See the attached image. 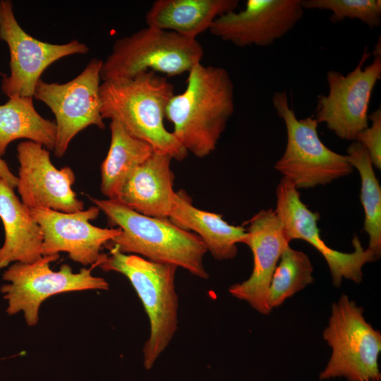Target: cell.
I'll use <instances>...</instances> for the list:
<instances>
[{
	"label": "cell",
	"instance_id": "cell-1",
	"mask_svg": "<svg viewBox=\"0 0 381 381\" xmlns=\"http://www.w3.org/2000/svg\"><path fill=\"white\" fill-rule=\"evenodd\" d=\"M186 82L185 90L169 102L165 119L188 153L202 158L215 150L234 111V84L224 68L201 63Z\"/></svg>",
	"mask_w": 381,
	"mask_h": 381
},
{
	"label": "cell",
	"instance_id": "cell-2",
	"mask_svg": "<svg viewBox=\"0 0 381 381\" xmlns=\"http://www.w3.org/2000/svg\"><path fill=\"white\" fill-rule=\"evenodd\" d=\"M174 95V86L167 77L152 71L131 78L103 81L99 86L102 116L119 123L155 151L181 161L188 153L164 123Z\"/></svg>",
	"mask_w": 381,
	"mask_h": 381
},
{
	"label": "cell",
	"instance_id": "cell-3",
	"mask_svg": "<svg viewBox=\"0 0 381 381\" xmlns=\"http://www.w3.org/2000/svg\"><path fill=\"white\" fill-rule=\"evenodd\" d=\"M88 198L112 226L121 230L105 245L107 248L174 265L201 279L209 278L203 262L207 250L197 235L179 228L169 219L142 214L115 200Z\"/></svg>",
	"mask_w": 381,
	"mask_h": 381
},
{
	"label": "cell",
	"instance_id": "cell-4",
	"mask_svg": "<svg viewBox=\"0 0 381 381\" xmlns=\"http://www.w3.org/2000/svg\"><path fill=\"white\" fill-rule=\"evenodd\" d=\"M97 266L128 278L140 298L150 320V337L143 348V366L151 370L169 345L178 329L179 297L175 278L178 267L155 262L107 247Z\"/></svg>",
	"mask_w": 381,
	"mask_h": 381
},
{
	"label": "cell",
	"instance_id": "cell-5",
	"mask_svg": "<svg viewBox=\"0 0 381 381\" xmlns=\"http://www.w3.org/2000/svg\"><path fill=\"white\" fill-rule=\"evenodd\" d=\"M363 312L344 294L332 304L322 333L331 355L319 374L320 380L342 377L346 381H380L381 333L366 320Z\"/></svg>",
	"mask_w": 381,
	"mask_h": 381
},
{
	"label": "cell",
	"instance_id": "cell-6",
	"mask_svg": "<svg viewBox=\"0 0 381 381\" xmlns=\"http://www.w3.org/2000/svg\"><path fill=\"white\" fill-rule=\"evenodd\" d=\"M203 54L196 39L147 26L114 42L102 62L101 79L131 78L147 71L181 75L200 64Z\"/></svg>",
	"mask_w": 381,
	"mask_h": 381
},
{
	"label": "cell",
	"instance_id": "cell-7",
	"mask_svg": "<svg viewBox=\"0 0 381 381\" xmlns=\"http://www.w3.org/2000/svg\"><path fill=\"white\" fill-rule=\"evenodd\" d=\"M272 102L284 121L287 135L285 151L274 169L298 190L327 184L353 171L346 155L332 151L322 142L315 118L297 119L286 91L275 92Z\"/></svg>",
	"mask_w": 381,
	"mask_h": 381
},
{
	"label": "cell",
	"instance_id": "cell-8",
	"mask_svg": "<svg viewBox=\"0 0 381 381\" xmlns=\"http://www.w3.org/2000/svg\"><path fill=\"white\" fill-rule=\"evenodd\" d=\"M59 258V254L44 255L31 263L14 262L4 271L2 278L9 282L1 287L8 301L9 315L23 312L30 327L39 321V310L42 302L49 297L69 291L107 290L108 282L102 277L92 274L90 268L73 272L71 266L63 264L59 271L50 267L51 262Z\"/></svg>",
	"mask_w": 381,
	"mask_h": 381
},
{
	"label": "cell",
	"instance_id": "cell-9",
	"mask_svg": "<svg viewBox=\"0 0 381 381\" xmlns=\"http://www.w3.org/2000/svg\"><path fill=\"white\" fill-rule=\"evenodd\" d=\"M103 61L92 59L83 71L65 83L37 82L33 97L44 102L55 115L56 157H63L72 139L89 126L105 128L99 95Z\"/></svg>",
	"mask_w": 381,
	"mask_h": 381
},
{
	"label": "cell",
	"instance_id": "cell-10",
	"mask_svg": "<svg viewBox=\"0 0 381 381\" xmlns=\"http://www.w3.org/2000/svg\"><path fill=\"white\" fill-rule=\"evenodd\" d=\"M374 56L373 61L363 68L369 57L365 50L357 66L345 75L334 70L327 73L329 93L318 96L315 119L341 139L355 140L368 127L370 99L381 78V54Z\"/></svg>",
	"mask_w": 381,
	"mask_h": 381
},
{
	"label": "cell",
	"instance_id": "cell-11",
	"mask_svg": "<svg viewBox=\"0 0 381 381\" xmlns=\"http://www.w3.org/2000/svg\"><path fill=\"white\" fill-rule=\"evenodd\" d=\"M0 39L10 52L11 73L1 82V90L8 98L33 97L36 85L47 67L64 57L89 52L85 43L75 40L57 44L28 35L17 22L9 0L0 1Z\"/></svg>",
	"mask_w": 381,
	"mask_h": 381
},
{
	"label": "cell",
	"instance_id": "cell-12",
	"mask_svg": "<svg viewBox=\"0 0 381 381\" xmlns=\"http://www.w3.org/2000/svg\"><path fill=\"white\" fill-rule=\"evenodd\" d=\"M276 192L274 212L287 241L290 243L294 239L303 240L318 250L327 262L334 286L340 287L344 279L361 283L363 266L377 260L373 253L362 246L357 236H354L352 240L353 252H340L329 247L320 235L318 227L319 214L309 210L302 202L298 190L293 182L283 177Z\"/></svg>",
	"mask_w": 381,
	"mask_h": 381
},
{
	"label": "cell",
	"instance_id": "cell-13",
	"mask_svg": "<svg viewBox=\"0 0 381 381\" xmlns=\"http://www.w3.org/2000/svg\"><path fill=\"white\" fill-rule=\"evenodd\" d=\"M19 163L17 189L30 209L47 208L64 212L84 210L72 188L75 176L69 167L57 169L42 145L25 140L17 146Z\"/></svg>",
	"mask_w": 381,
	"mask_h": 381
},
{
	"label": "cell",
	"instance_id": "cell-14",
	"mask_svg": "<svg viewBox=\"0 0 381 381\" xmlns=\"http://www.w3.org/2000/svg\"><path fill=\"white\" fill-rule=\"evenodd\" d=\"M30 210L43 233L42 256L66 252L74 262L97 266L102 247L121 232L119 227L100 228L90 223L100 212L95 205L75 212L47 208Z\"/></svg>",
	"mask_w": 381,
	"mask_h": 381
},
{
	"label": "cell",
	"instance_id": "cell-15",
	"mask_svg": "<svg viewBox=\"0 0 381 381\" xmlns=\"http://www.w3.org/2000/svg\"><path fill=\"white\" fill-rule=\"evenodd\" d=\"M303 10L301 0H248L243 10L217 17L209 31L239 47H266L288 33Z\"/></svg>",
	"mask_w": 381,
	"mask_h": 381
},
{
	"label": "cell",
	"instance_id": "cell-16",
	"mask_svg": "<svg viewBox=\"0 0 381 381\" xmlns=\"http://www.w3.org/2000/svg\"><path fill=\"white\" fill-rule=\"evenodd\" d=\"M244 244L251 250L253 267L249 278L229 288L234 298L244 301L262 315L271 311L267 305L270 284L280 257L289 245L281 222L272 209L262 210L247 222Z\"/></svg>",
	"mask_w": 381,
	"mask_h": 381
},
{
	"label": "cell",
	"instance_id": "cell-17",
	"mask_svg": "<svg viewBox=\"0 0 381 381\" xmlns=\"http://www.w3.org/2000/svg\"><path fill=\"white\" fill-rule=\"evenodd\" d=\"M172 159L155 151L131 174L115 201L142 214L168 219L176 193Z\"/></svg>",
	"mask_w": 381,
	"mask_h": 381
},
{
	"label": "cell",
	"instance_id": "cell-18",
	"mask_svg": "<svg viewBox=\"0 0 381 381\" xmlns=\"http://www.w3.org/2000/svg\"><path fill=\"white\" fill-rule=\"evenodd\" d=\"M13 190L0 179V219L5 234L0 270L11 262L31 263L42 256V229Z\"/></svg>",
	"mask_w": 381,
	"mask_h": 381
},
{
	"label": "cell",
	"instance_id": "cell-19",
	"mask_svg": "<svg viewBox=\"0 0 381 381\" xmlns=\"http://www.w3.org/2000/svg\"><path fill=\"white\" fill-rule=\"evenodd\" d=\"M168 219L179 228L196 233L207 251L219 260L235 258L237 244L243 243L247 236L243 226L231 225L221 214L195 207L182 190L175 193Z\"/></svg>",
	"mask_w": 381,
	"mask_h": 381
},
{
	"label": "cell",
	"instance_id": "cell-20",
	"mask_svg": "<svg viewBox=\"0 0 381 381\" xmlns=\"http://www.w3.org/2000/svg\"><path fill=\"white\" fill-rule=\"evenodd\" d=\"M237 0H156L145 13L147 27L196 39L219 16L234 11Z\"/></svg>",
	"mask_w": 381,
	"mask_h": 381
},
{
	"label": "cell",
	"instance_id": "cell-21",
	"mask_svg": "<svg viewBox=\"0 0 381 381\" xmlns=\"http://www.w3.org/2000/svg\"><path fill=\"white\" fill-rule=\"evenodd\" d=\"M111 142L101 165V191L116 200L133 171L155 152L147 143L128 133L119 123L111 121Z\"/></svg>",
	"mask_w": 381,
	"mask_h": 381
},
{
	"label": "cell",
	"instance_id": "cell-22",
	"mask_svg": "<svg viewBox=\"0 0 381 381\" xmlns=\"http://www.w3.org/2000/svg\"><path fill=\"white\" fill-rule=\"evenodd\" d=\"M56 132L55 121L42 117L36 111L33 97H11L0 105V157L12 141L22 138L54 151Z\"/></svg>",
	"mask_w": 381,
	"mask_h": 381
},
{
	"label": "cell",
	"instance_id": "cell-23",
	"mask_svg": "<svg viewBox=\"0 0 381 381\" xmlns=\"http://www.w3.org/2000/svg\"><path fill=\"white\" fill-rule=\"evenodd\" d=\"M346 155L361 177V201L364 209L363 229L369 236L368 247L376 259L381 255V188L366 149L358 142L352 143Z\"/></svg>",
	"mask_w": 381,
	"mask_h": 381
},
{
	"label": "cell",
	"instance_id": "cell-24",
	"mask_svg": "<svg viewBox=\"0 0 381 381\" xmlns=\"http://www.w3.org/2000/svg\"><path fill=\"white\" fill-rule=\"evenodd\" d=\"M313 266L303 251L289 245L284 250L274 271L269 286L267 305L270 310L284 303L308 285L314 282Z\"/></svg>",
	"mask_w": 381,
	"mask_h": 381
},
{
	"label": "cell",
	"instance_id": "cell-25",
	"mask_svg": "<svg viewBox=\"0 0 381 381\" xmlns=\"http://www.w3.org/2000/svg\"><path fill=\"white\" fill-rule=\"evenodd\" d=\"M301 5L303 9L330 11L332 23L358 19L370 28L381 23L380 0H301Z\"/></svg>",
	"mask_w": 381,
	"mask_h": 381
},
{
	"label": "cell",
	"instance_id": "cell-26",
	"mask_svg": "<svg viewBox=\"0 0 381 381\" xmlns=\"http://www.w3.org/2000/svg\"><path fill=\"white\" fill-rule=\"evenodd\" d=\"M372 121L368 127L358 133L356 141L361 143L368 151L373 165L381 168V109L378 108L370 114Z\"/></svg>",
	"mask_w": 381,
	"mask_h": 381
},
{
	"label": "cell",
	"instance_id": "cell-27",
	"mask_svg": "<svg viewBox=\"0 0 381 381\" xmlns=\"http://www.w3.org/2000/svg\"><path fill=\"white\" fill-rule=\"evenodd\" d=\"M0 179L4 180L11 188H15L18 184V178L10 170L8 164L0 157Z\"/></svg>",
	"mask_w": 381,
	"mask_h": 381
},
{
	"label": "cell",
	"instance_id": "cell-28",
	"mask_svg": "<svg viewBox=\"0 0 381 381\" xmlns=\"http://www.w3.org/2000/svg\"><path fill=\"white\" fill-rule=\"evenodd\" d=\"M371 381H377V380H371Z\"/></svg>",
	"mask_w": 381,
	"mask_h": 381
}]
</instances>
